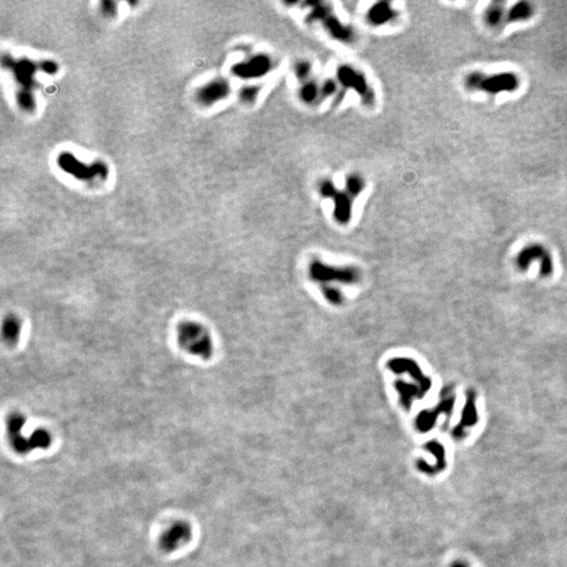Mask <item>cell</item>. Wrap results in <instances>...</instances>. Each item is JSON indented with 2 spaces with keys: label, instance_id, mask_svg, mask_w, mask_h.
Masks as SVG:
<instances>
[{
  "label": "cell",
  "instance_id": "6da1fadb",
  "mask_svg": "<svg viewBox=\"0 0 567 567\" xmlns=\"http://www.w3.org/2000/svg\"><path fill=\"white\" fill-rule=\"evenodd\" d=\"M308 276L312 282L322 286L330 284L355 285L361 282V271L354 266H332L313 259L308 267Z\"/></svg>",
  "mask_w": 567,
  "mask_h": 567
},
{
  "label": "cell",
  "instance_id": "7a4b0ae2",
  "mask_svg": "<svg viewBox=\"0 0 567 567\" xmlns=\"http://www.w3.org/2000/svg\"><path fill=\"white\" fill-rule=\"evenodd\" d=\"M179 343L184 350L191 354L208 360L212 355V341L207 330L195 323L180 326Z\"/></svg>",
  "mask_w": 567,
  "mask_h": 567
},
{
  "label": "cell",
  "instance_id": "3957f363",
  "mask_svg": "<svg viewBox=\"0 0 567 567\" xmlns=\"http://www.w3.org/2000/svg\"><path fill=\"white\" fill-rule=\"evenodd\" d=\"M466 86L472 89L495 95L502 92H513L519 86V79L513 73H499L494 75L473 73L467 76Z\"/></svg>",
  "mask_w": 567,
  "mask_h": 567
},
{
  "label": "cell",
  "instance_id": "277c9868",
  "mask_svg": "<svg viewBox=\"0 0 567 567\" xmlns=\"http://www.w3.org/2000/svg\"><path fill=\"white\" fill-rule=\"evenodd\" d=\"M387 368L393 374L402 375L407 374L411 378H413L416 383L420 384L428 392L432 388L431 378L426 376L421 371L419 364L416 361L409 357H393L388 361Z\"/></svg>",
  "mask_w": 567,
  "mask_h": 567
},
{
  "label": "cell",
  "instance_id": "5b68a950",
  "mask_svg": "<svg viewBox=\"0 0 567 567\" xmlns=\"http://www.w3.org/2000/svg\"><path fill=\"white\" fill-rule=\"evenodd\" d=\"M442 399L437 406L433 409L423 410L417 415L415 419V427L420 433H428L434 428L436 420L442 414L449 415L455 406V396L441 394Z\"/></svg>",
  "mask_w": 567,
  "mask_h": 567
},
{
  "label": "cell",
  "instance_id": "8992f818",
  "mask_svg": "<svg viewBox=\"0 0 567 567\" xmlns=\"http://www.w3.org/2000/svg\"><path fill=\"white\" fill-rule=\"evenodd\" d=\"M394 389L399 395L400 406L407 411L412 408L414 400L422 399L428 393V391L418 383L408 382L403 379L394 381Z\"/></svg>",
  "mask_w": 567,
  "mask_h": 567
},
{
  "label": "cell",
  "instance_id": "52a82bcc",
  "mask_svg": "<svg viewBox=\"0 0 567 567\" xmlns=\"http://www.w3.org/2000/svg\"><path fill=\"white\" fill-rule=\"evenodd\" d=\"M478 422V414L475 405V395L470 392L466 396V402L461 413V419L459 423L453 429V438L461 439L464 438L467 428L474 427Z\"/></svg>",
  "mask_w": 567,
  "mask_h": 567
},
{
  "label": "cell",
  "instance_id": "ba28073f",
  "mask_svg": "<svg viewBox=\"0 0 567 567\" xmlns=\"http://www.w3.org/2000/svg\"><path fill=\"white\" fill-rule=\"evenodd\" d=\"M533 258H538V259L542 260V262L544 263V266H545V275H550L552 266H551L550 254L547 253V251H545L543 247L537 246V245L526 247V248L519 254L518 265H519L520 268L522 270H525L527 267H529V265L531 264Z\"/></svg>",
  "mask_w": 567,
  "mask_h": 567
},
{
  "label": "cell",
  "instance_id": "9c48e42d",
  "mask_svg": "<svg viewBox=\"0 0 567 567\" xmlns=\"http://www.w3.org/2000/svg\"><path fill=\"white\" fill-rule=\"evenodd\" d=\"M425 448L427 451L431 452L432 455L436 458V465L433 470V475L438 474L442 472L445 468H447V453L446 448L440 442L436 440H431L427 442L425 445Z\"/></svg>",
  "mask_w": 567,
  "mask_h": 567
},
{
  "label": "cell",
  "instance_id": "30bf717a",
  "mask_svg": "<svg viewBox=\"0 0 567 567\" xmlns=\"http://www.w3.org/2000/svg\"><path fill=\"white\" fill-rule=\"evenodd\" d=\"M533 14V8L530 3L527 2H519L515 4L514 6L506 12V16L504 18L505 22H515L524 20V19L530 18Z\"/></svg>",
  "mask_w": 567,
  "mask_h": 567
},
{
  "label": "cell",
  "instance_id": "8fae6325",
  "mask_svg": "<svg viewBox=\"0 0 567 567\" xmlns=\"http://www.w3.org/2000/svg\"><path fill=\"white\" fill-rule=\"evenodd\" d=\"M228 86L224 82H216V83H211V86H207L204 88L203 93H201V100L203 102H213V100H217L218 98L220 99L221 97H223L226 95V93L228 94Z\"/></svg>",
  "mask_w": 567,
  "mask_h": 567
},
{
  "label": "cell",
  "instance_id": "7c38bea8",
  "mask_svg": "<svg viewBox=\"0 0 567 567\" xmlns=\"http://www.w3.org/2000/svg\"><path fill=\"white\" fill-rule=\"evenodd\" d=\"M321 290L323 296L330 305L335 306V307H340V306L344 305V296L343 295L342 290L337 286H322Z\"/></svg>",
  "mask_w": 567,
  "mask_h": 567
},
{
  "label": "cell",
  "instance_id": "4fadbf2b",
  "mask_svg": "<svg viewBox=\"0 0 567 567\" xmlns=\"http://www.w3.org/2000/svg\"><path fill=\"white\" fill-rule=\"evenodd\" d=\"M19 330H20V327H19L16 318H6L3 326V334L5 338H8L9 342H15L17 340Z\"/></svg>",
  "mask_w": 567,
  "mask_h": 567
},
{
  "label": "cell",
  "instance_id": "5bb4252c",
  "mask_svg": "<svg viewBox=\"0 0 567 567\" xmlns=\"http://www.w3.org/2000/svg\"><path fill=\"white\" fill-rule=\"evenodd\" d=\"M386 8H380V6H379V8H377L376 10L372 11V14H371V16H372L373 20H375V21H382V20H386V19L388 20V18L390 16V12Z\"/></svg>",
  "mask_w": 567,
  "mask_h": 567
},
{
  "label": "cell",
  "instance_id": "9a60e30c",
  "mask_svg": "<svg viewBox=\"0 0 567 567\" xmlns=\"http://www.w3.org/2000/svg\"><path fill=\"white\" fill-rule=\"evenodd\" d=\"M449 567H468V565L464 561H455Z\"/></svg>",
  "mask_w": 567,
  "mask_h": 567
}]
</instances>
